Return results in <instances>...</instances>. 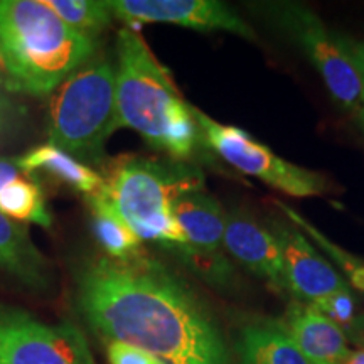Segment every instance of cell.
<instances>
[{"label": "cell", "instance_id": "6da1fadb", "mask_svg": "<svg viewBox=\"0 0 364 364\" xmlns=\"http://www.w3.org/2000/svg\"><path fill=\"white\" fill-rule=\"evenodd\" d=\"M76 304L107 343L144 349L164 364H231L220 326L198 294L144 253L86 262L76 275Z\"/></svg>", "mask_w": 364, "mask_h": 364}, {"label": "cell", "instance_id": "7a4b0ae2", "mask_svg": "<svg viewBox=\"0 0 364 364\" xmlns=\"http://www.w3.org/2000/svg\"><path fill=\"white\" fill-rule=\"evenodd\" d=\"M115 68L118 129L135 130L174 161L193 157L203 142L193 107L145 39L129 26L117 34Z\"/></svg>", "mask_w": 364, "mask_h": 364}, {"label": "cell", "instance_id": "3957f363", "mask_svg": "<svg viewBox=\"0 0 364 364\" xmlns=\"http://www.w3.org/2000/svg\"><path fill=\"white\" fill-rule=\"evenodd\" d=\"M98 48L44 0H0V81L12 95H53Z\"/></svg>", "mask_w": 364, "mask_h": 364}, {"label": "cell", "instance_id": "277c9868", "mask_svg": "<svg viewBox=\"0 0 364 364\" xmlns=\"http://www.w3.org/2000/svg\"><path fill=\"white\" fill-rule=\"evenodd\" d=\"M105 193L142 241L167 252L184 245L171 206L177 196L201 189L204 176L198 167L174 159L125 156L105 167Z\"/></svg>", "mask_w": 364, "mask_h": 364}, {"label": "cell", "instance_id": "5b68a950", "mask_svg": "<svg viewBox=\"0 0 364 364\" xmlns=\"http://www.w3.org/2000/svg\"><path fill=\"white\" fill-rule=\"evenodd\" d=\"M118 130L117 68L97 53L54 91L48 110V144L91 169L107 167V142Z\"/></svg>", "mask_w": 364, "mask_h": 364}, {"label": "cell", "instance_id": "8992f818", "mask_svg": "<svg viewBox=\"0 0 364 364\" xmlns=\"http://www.w3.org/2000/svg\"><path fill=\"white\" fill-rule=\"evenodd\" d=\"M193 113L204 145L243 174L257 177L270 188L295 198L322 196L329 191L324 176L285 161L240 127L220 124L196 107Z\"/></svg>", "mask_w": 364, "mask_h": 364}, {"label": "cell", "instance_id": "52a82bcc", "mask_svg": "<svg viewBox=\"0 0 364 364\" xmlns=\"http://www.w3.org/2000/svg\"><path fill=\"white\" fill-rule=\"evenodd\" d=\"M268 16L306 53L329 90L332 100L344 110L364 107L363 81L336 33L318 17L299 4H270Z\"/></svg>", "mask_w": 364, "mask_h": 364}, {"label": "cell", "instance_id": "ba28073f", "mask_svg": "<svg viewBox=\"0 0 364 364\" xmlns=\"http://www.w3.org/2000/svg\"><path fill=\"white\" fill-rule=\"evenodd\" d=\"M171 213L186 240L171 253L208 284H230L233 267L225 248L226 213L221 204L203 188L193 189L177 196Z\"/></svg>", "mask_w": 364, "mask_h": 364}, {"label": "cell", "instance_id": "9c48e42d", "mask_svg": "<svg viewBox=\"0 0 364 364\" xmlns=\"http://www.w3.org/2000/svg\"><path fill=\"white\" fill-rule=\"evenodd\" d=\"M0 364H95V359L73 322L51 324L0 302Z\"/></svg>", "mask_w": 364, "mask_h": 364}, {"label": "cell", "instance_id": "30bf717a", "mask_svg": "<svg viewBox=\"0 0 364 364\" xmlns=\"http://www.w3.org/2000/svg\"><path fill=\"white\" fill-rule=\"evenodd\" d=\"M113 17L125 24H174L211 33L226 31L257 41L255 31L233 7L216 0H107Z\"/></svg>", "mask_w": 364, "mask_h": 364}, {"label": "cell", "instance_id": "8fae6325", "mask_svg": "<svg viewBox=\"0 0 364 364\" xmlns=\"http://www.w3.org/2000/svg\"><path fill=\"white\" fill-rule=\"evenodd\" d=\"M268 228L279 243L287 290L297 295L300 302L314 304L349 287L297 226L273 220Z\"/></svg>", "mask_w": 364, "mask_h": 364}, {"label": "cell", "instance_id": "7c38bea8", "mask_svg": "<svg viewBox=\"0 0 364 364\" xmlns=\"http://www.w3.org/2000/svg\"><path fill=\"white\" fill-rule=\"evenodd\" d=\"M225 248L250 272L257 273L275 289L287 290L279 243L270 228L245 211L226 213Z\"/></svg>", "mask_w": 364, "mask_h": 364}, {"label": "cell", "instance_id": "4fadbf2b", "mask_svg": "<svg viewBox=\"0 0 364 364\" xmlns=\"http://www.w3.org/2000/svg\"><path fill=\"white\" fill-rule=\"evenodd\" d=\"M282 324L312 364H344L351 353L346 332L312 304H290Z\"/></svg>", "mask_w": 364, "mask_h": 364}, {"label": "cell", "instance_id": "5bb4252c", "mask_svg": "<svg viewBox=\"0 0 364 364\" xmlns=\"http://www.w3.org/2000/svg\"><path fill=\"white\" fill-rule=\"evenodd\" d=\"M0 272L33 292L51 289L53 268L39 252L24 223L0 213Z\"/></svg>", "mask_w": 364, "mask_h": 364}, {"label": "cell", "instance_id": "9a60e30c", "mask_svg": "<svg viewBox=\"0 0 364 364\" xmlns=\"http://www.w3.org/2000/svg\"><path fill=\"white\" fill-rule=\"evenodd\" d=\"M12 161L26 176L36 179V174H44L85 194L86 198L98 194L105 188V177L98 171L49 144L38 145L24 156L12 157Z\"/></svg>", "mask_w": 364, "mask_h": 364}, {"label": "cell", "instance_id": "2e32d148", "mask_svg": "<svg viewBox=\"0 0 364 364\" xmlns=\"http://www.w3.org/2000/svg\"><path fill=\"white\" fill-rule=\"evenodd\" d=\"M233 364H312L300 353L280 321H257L245 326L236 341Z\"/></svg>", "mask_w": 364, "mask_h": 364}, {"label": "cell", "instance_id": "e0dca14e", "mask_svg": "<svg viewBox=\"0 0 364 364\" xmlns=\"http://www.w3.org/2000/svg\"><path fill=\"white\" fill-rule=\"evenodd\" d=\"M0 213L19 223H34L48 230L53 216L39 184L26 176L12 159H0Z\"/></svg>", "mask_w": 364, "mask_h": 364}, {"label": "cell", "instance_id": "ac0fdd59", "mask_svg": "<svg viewBox=\"0 0 364 364\" xmlns=\"http://www.w3.org/2000/svg\"><path fill=\"white\" fill-rule=\"evenodd\" d=\"M86 199H88L91 211L95 238L98 240L100 247L107 252V257L115 258V260H129L144 253L142 240L120 216V213L105 193V188L98 194Z\"/></svg>", "mask_w": 364, "mask_h": 364}, {"label": "cell", "instance_id": "d6986e66", "mask_svg": "<svg viewBox=\"0 0 364 364\" xmlns=\"http://www.w3.org/2000/svg\"><path fill=\"white\" fill-rule=\"evenodd\" d=\"M68 26L97 39L115 19L107 0H44Z\"/></svg>", "mask_w": 364, "mask_h": 364}, {"label": "cell", "instance_id": "ffe728a7", "mask_svg": "<svg viewBox=\"0 0 364 364\" xmlns=\"http://www.w3.org/2000/svg\"><path fill=\"white\" fill-rule=\"evenodd\" d=\"M277 204L284 209V213L289 216V220L292 221V225L297 226L304 235L311 236V238L316 241L318 247H321L327 255H329L332 260L336 262V265H338L341 270L344 272V275L348 277L354 289L361 294V297L364 300V262L359 260V258L354 257V255L348 253L341 247H338L336 243H332L327 236L322 235L316 226L311 225V223L306 220V218L300 216L295 209L287 206V204H282V203H277Z\"/></svg>", "mask_w": 364, "mask_h": 364}, {"label": "cell", "instance_id": "44dd1931", "mask_svg": "<svg viewBox=\"0 0 364 364\" xmlns=\"http://www.w3.org/2000/svg\"><path fill=\"white\" fill-rule=\"evenodd\" d=\"M27 108L0 81V145L12 142L26 129Z\"/></svg>", "mask_w": 364, "mask_h": 364}, {"label": "cell", "instance_id": "7402d4cb", "mask_svg": "<svg viewBox=\"0 0 364 364\" xmlns=\"http://www.w3.org/2000/svg\"><path fill=\"white\" fill-rule=\"evenodd\" d=\"M318 312L324 314L327 318L336 322L341 329H346L356 317V300H354L349 287L338 290L312 304Z\"/></svg>", "mask_w": 364, "mask_h": 364}, {"label": "cell", "instance_id": "603a6c76", "mask_svg": "<svg viewBox=\"0 0 364 364\" xmlns=\"http://www.w3.org/2000/svg\"><path fill=\"white\" fill-rule=\"evenodd\" d=\"M107 358L110 364H164L144 349L122 343H108Z\"/></svg>", "mask_w": 364, "mask_h": 364}, {"label": "cell", "instance_id": "cb8c5ba5", "mask_svg": "<svg viewBox=\"0 0 364 364\" xmlns=\"http://www.w3.org/2000/svg\"><path fill=\"white\" fill-rule=\"evenodd\" d=\"M338 38H339L341 46L344 48V51L348 53L349 59H351L354 68H356L359 78L363 81V90H364V43L363 41L349 39L343 34H338Z\"/></svg>", "mask_w": 364, "mask_h": 364}, {"label": "cell", "instance_id": "d4e9b609", "mask_svg": "<svg viewBox=\"0 0 364 364\" xmlns=\"http://www.w3.org/2000/svg\"><path fill=\"white\" fill-rule=\"evenodd\" d=\"M346 338L364 349V314H356L354 321L344 329Z\"/></svg>", "mask_w": 364, "mask_h": 364}, {"label": "cell", "instance_id": "484cf974", "mask_svg": "<svg viewBox=\"0 0 364 364\" xmlns=\"http://www.w3.org/2000/svg\"><path fill=\"white\" fill-rule=\"evenodd\" d=\"M344 364H364V349L349 353V356L346 359Z\"/></svg>", "mask_w": 364, "mask_h": 364}, {"label": "cell", "instance_id": "4316f807", "mask_svg": "<svg viewBox=\"0 0 364 364\" xmlns=\"http://www.w3.org/2000/svg\"><path fill=\"white\" fill-rule=\"evenodd\" d=\"M358 118H359V124H361V127L364 129V107L358 112Z\"/></svg>", "mask_w": 364, "mask_h": 364}]
</instances>
